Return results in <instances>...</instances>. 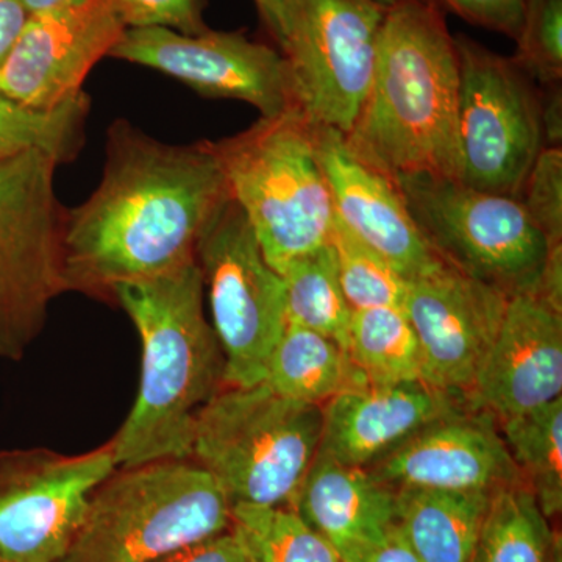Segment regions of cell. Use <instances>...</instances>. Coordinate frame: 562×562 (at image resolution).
Wrapping results in <instances>:
<instances>
[{
    "label": "cell",
    "instance_id": "6da1fadb",
    "mask_svg": "<svg viewBox=\"0 0 562 562\" xmlns=\"http://www.w3.org/2000/svg\"><path fill=\"white\" fill-rule=\"evenodd\" d=\"M228 199L209 140L177 146L151 138L132 122L114 121L98 188L66 211L69 291L113 299L120 284L190 265Z\"/></svg>",
    "mask_w": 562,
    "mask_h": 562
},
{
    "label": "cell",
    "instance_id": "7a4b0ae2",
    "mask_svg": "<svg viewBox=\"0 0 562 562\" xmlns=\"http://www.w3.org/2000/svg\"><path fill=\"white\" fill-rule=\"evenodd\" d=\"M113 299L143 344L138 395L110 441L116 468L191 460L195 419L225 387L224 353L206 319L198 261L120 284Z\"/></svg>",
    "mask_w": 562,
    "mask_h": 562
},
{
    "label": "cell",
    "instance_id": "3957f363",
    "mask_svg": "<svg viewBox=\"0 0 562 562\" xmlns=\"http://www.w3.org/2000/svg\"><path fill=\"white\" fill-rule=\"evenodd\" d=\"M460 63L435 0L387 7L371 87L351 131L349 149L387 176L460 180Z\"/></svg>",
    "mask_w": 562,
    "mask_h": 562
},
{
    "label": "cell",
    "instance_id": "277c9868",
    "mask_svg": "<svg viewBox=\"0 0 562 562\" xmlns=\"http://www.w3.org/2000/svg\"><path fill=\"white\" fill-rule=\"evenodd\" d=\"M209 143L232 201L273 271L281 276L292 261L330 241V188L314 127L297 110L260 117L238 135Z\"/></svg>",
    "mask_w": 562,
    "mask_h": 562
},
{
    "label": "cell",
    "instance_id": "5b68a950",
    "mask_svg": "<svg viewBox=\"0 0 562 562\" xmlns=\"http://www.w3.org/2000/svg\"><path fill=\"white\" fill-rule=\"evenodd\" d=\"M232 525L227 495L194 461L116 469L55 562H157Z\"/></svg>",
    "mask_w": 562,
    "mask_h": 562
},
{
    "label": "cell",
    "instance_id": "8992f818",
    "mask_svg": "<svg viewBox=\"0 0 562 562\" xmlns=\"http://www.w3.org/2000/svg\"><path fill=\"white\" fill-rule=\"evenodd\" d=\"M322 406L290 401L266 383L225 386L199 413L191 461L233 505L294 506L319 452Z\"/></svg>",
    "mask_w": 562,
    "mask_h": 562
},
{
    "label": "cell",
    "instance_id": "52a82bcc",
    "mask_svg": "<svg viewBox=\"0 0 562 562\" xmlns=\"http://www.w3.org/2000/svg\"><path fill=\"white\" fill-rule=\"evenodd\" d=\"M394 181L439 260L508 299L538 290L557 246H550L519 199L430 173Z\"/></svg>",
    "mask_w": 562,
    "mask_h": 562
},
{
    "label": "cell",
    "instance_id": "ba28073f",
    "mask_svg": "<svg viewBox=\"0 0 562 562\" xmlns=\"http://www.w3.org/2000/svg\"><path fill=\"white\" fill-rule=\"evenodd\" d=\"M60 161L31 149L0 160V358L20 361L40 338L66 279Z\"/></svg>",
    "mask_w": 562,
    "mask_h": 562
},
{
    "label": "cell",
    "instance_id": "9c48e42d",
    "mask_svg": "<svg viewBox=\"0 0 562 562\" xmlns=\"http://www.w3.org/2000/svg\"><path fill=\"white\" fill-rule=\"evenodd\" d=\"M453 38L460 63V180L475 190L519 199L546 149L541 91L512 57L465 35Z\"/></svg>",
    "mask_w": 562,
    "mask_h": 562
},
{
    "label": "cell",
    "instance_id": "30bf717a",
    "mask_svg": "<svg viewBox=\"0 0 562 562\" xmlns=\"http://www.w3.org/2000/svg\"><path fill=\"white\" fill-rule=\"evenodd\" d=\"M211 327L224 353L225 386L265 382L272 350L286 327L284 283L232 199L210 222L195 254Z\"/></svg>",
    "mask_w": 562,
    "mask_h": 562
},
{
    "label": "cell",
    "instance_id": "8fae6325",
    "mask_svg": "<svg viewBox=\"0 0 562 562\" xmlns=\"http://www.w3.org/2000/svg\"><path fill=\"white\" fill-rule=\"evenodd\" d=\"M387 7L379 0H290L295 106L317 127L347 135L371 87Z\"/></svg>",
    "mask_w": 562,
    "mask_h": 562
},
{
    "label": "cell",
    "instance_id": "7c38bea8",
    "mask_svg": "<svg viewBox=\"0 0 562 562\" xmlns=\"http://www.w3.org/2000/svg\"><path fill=\"white\" fill-rule=\"evenodd\" d=\"M116 469L111 442L80 454L0 450V562L57 561Z\"/></svg>",
    "mask_w": 562,
    "mask_h": 562
},
{
    "label": "cell",
    "instance_id": "4fadbf2b",
    "mask_svg": "<svg viewBox=\"0 0 562 562\" xmlns=\"http://www.w3.org/2000/svg\"><path fill=\"white\" fill-rule=\"evenodd\" d=\"M109 57L158 70L205 98L249 103L260 117L297 110L284 55L241 32L125 29Z\"/></svg>",
    "mask_w": 562,
    "mask_h": 562
},
{
    "label": "cell",
    "instance_id": "5bb4252c",
    "mask_svg": "<svg viewBox=\"0 0 562 562\" xmlns=\"http://www.w3.org/2000/svg\"><path fill=\"white\" fill-rule=\"evenodd\" d=\"M508 297L442 262L408 280L402 310L419 339L424 382L468 398Z\"/></svg>",
    "mask_w": 562,
    "mask_h": 562
},
{
    "label": "cell",
    "instance_id": "9a60e30c",
    "mask_svg": "<svg viewBox=\"0 0 562 562\" xmlns=\"http://www.w3.org/2000/svg\"><path fill=\"white\" fill-rule=\"evenodd\" d=\"M124 31L113 0H85L31 16L0 66V94L36 111L74 101L83 92L88 74L109 57Z\"/></svg>",
    "mask_w": 562,
    "mask_h": 562
},
{
    "label": "cell",
    "instance_id": "2e32d148",
    "mask_svg": "<svg viewBox=\"0 0 562 562\" xmlns=\"http://www.w3.org/2000/svg\"><path fill=\"white\" fill-rule=\"evenodd\" d=\"M366 471L394 491L495 494L525 484L503 441L497 419L471 405L414 432Z\"/></svg>",
    "mask_w": 562,
    "mask_h": 562
},
{
    "label": "cell",
    "instance_id": "e0dca14e",
    "mask_svg": "<svg viewBox=\"0 0 562 562\" xmlns=\"http://www.w3.org/2000/svg\"><path fill=\"white\" fill-rule=\"evenodd\" d=\"M561 394L562 308L536 292L513 295L469 405L501 422L549 405Z\"/></svg>",
    "mask_w": 562,
    "mask_h": 562
},
{
    "label": "cell",
    "instance_id": "ac0fdd59",
    "mask_svg": "<svg viewBox=\"0 0 562 562\" xmlns=\"http://www.w3.org/2000/svg\"><path fill=\"white\" fill-rule=\"evenodd\" d=\"M313 127L336 220L406 280L439 268L394 179L358 158L341 132Z\"/></svg>",
    "mask_w": 562,
    "mask_h": 562
},
{
    "label": "cell",
    "instance_id": "d6986e66",
    "mask_svg": "<svg viewBox=\"0 0 562 562\" xmlns=\"http://www.w3.org/2000/svg\"><path fill=\"white\" fill-rule=\"evenodd\" d=\"M465 405L468 398L425 382L366 384L322 406L319 452L341 464L368 469L414 432Z\"/></svg>",
    "mask_w": 562,
    "mask_h": 562
},
{
    "label": "cell",
    "instance_id": "ffe728a7",
    "mask_svg": "<svg viewBox=\"0 0 562 562\" xmlns=\"http://www.w3.org/2000/svg\"><path fill=\"white\" fill-rule=\"evenodd\" d=\"M302 519L324 536L341 561L379 542L395 525V491L317 452L294 506Z\"/></svg>",
    "mask_w": 562,
    "mask_h": 562
},
{
    "label": "cell",
    "instance_id": "44dd1931",
    "mask_svg": "<svg viewBox=\"0 0 562 562\" xmlns=\"http://www.w3.org/2000/svg\"><path fill=\"white\" fill-rule=\"evenodd\" d=\"M492 494L395 491V524L420 562H472Z\"/></svg>",
    "mask_w": 562,
    "mask_h": 562
},
{
    "label": "cell",
    "instance_id": "7402d4cb",
    "mask_svg": "<svg viewBox=\"0 0 562 562\" xmlns=\"http://www.w3.org/2000/svg\"><path fill=\"white\" fill-rule=\"evenodd\" d=\"M281 397L324 406L342 392L366 386L349 351L308 328L286 324L269 358L265 382Z\"/></svg>",
    "mask_w": 562,
    "mask_h": 562
},
{
    "label": "cell",
    "instance_id": "603a6c76",
    "mask_svg": "<svg viewBox=\"0 0 562 562\" xmlns=\"http://www.w3.org/2000/svg\"><path fill=\"white\" fill-rule=\"evenodd\" d=\"M472 562H562L561 536L525 484L492 494Z\"/></svg>",
    "mask_w": 562,
    "mask_h": 562
},
{
    "label": "cell",
    "instance_id": "cb8c5ba5",
    "mask_svg": "<svg viewBox=\"0 0 562 562\" xmlns=\"http://www.w3.org/2000/svg\"><path fill=\"white\" fill-rule=\"evenodd\" d=\"M347 351L368 384L424 382L419 339L402 308L353 312Z\"/></svg>",
    "mask_w": 562,
    "mask_h": 562
},
{
    "label": "cell",
    "instance_id": "d4e9b609",
    "mask_svg": "<svg viewBox=\"0 0 562 562\" xmlns=\"http://www.w3.org/2000/svg\"><path fill=\"white\" fill-rule=\"evenodd\" d=\"M525 486L552 520L562 512V397L541 408L498 422Z\"/></svg>",
    "mask_w": 562,
    "mask_h": 562
},
{
    "label": "cell",
    "instance_id": "484cf974",
    "mask_svg": "<svg viewBox=\"0 0 562 562\" xmlns=\"http://www.w3.org/2000/svg\"><path fill=\"white\" fill-rule=\"evenodd\" d=\"M281 279L286 299V324L321 333L347 350L353 312L344 297L330 243L292 261Z\"/></svg>",
    "mask_w": 562,
    "mask_h": 562
},
{
    "label": "cell",
    "instance_id": "4316f807",
    "mask_svg": "<svg viewBox=\"0 0 562 562\" xmlns=\"http://www.w3.org/2000/svg\"><path fill=\"white\" fill-rule=\"evenodd\" d=\"M90 109L87 92L50 111L24 109L0 94V160L40 149L60 165L72 161L83 146Z\"/></svg>",
    "mask_w": 562,
    "mask_h": 562
},
{
    "label": "cell",
    "instance_id": "83f0119b",
    "mask_svg": "<svg viewBox=\"0 0 562 562\" xmlns=\"http://www.w3.org/2000/svg\"><path fill=\"white\" fill-rule=\"evenodd\" d=\"M232 517L260 562H342L294 508L233 505Z\"/></svg>",
    "mask_w": 562,
    "mask_h": 562
},
{
    "label": "cell",
    "instance_id": "f1b7e54d",
    "mask_svg": "<svg viewBox=\"0 0 562 562\" xmlns=\"http://www.w3.org/2000/svg\"><path fill=\"white\" fill-rule=\"evenodd\" d=\"M328 243L335 250L339 283L351 312L402 308L408 280L355 238L336 217Z\"/></svg>",
    "mask_w": 562,
    "mask_h": 562
},
{
    "label": "cell",
    "instance_id": "f546056e",
    "mask_svg": "<svg viewBox=\"0 0 562 562\" xmlns=\"http://www.w3.org/2000/svg\"><path fill=\"white\" fill-rule=\"evenodd\" d=\"M513 61L539 88L561 85L562 0H525Z\"/></svg>",
    "mask_w": 562,
    "mask_h": 562
},
{
    "label": "cell",
    "instance_id": "4dcf8cb0",
    "mask_svg": "<svg viewBox=\"0 0 562 562\" xmlns=\"http://www.w3.org/2000/svg\"><path fill=\"white\" fill-rule=\"evenodd\" d=\"M519 201L550 246H562V147L539 154Z\"/></svg>",
    "mask_w": 562,
    "mask_h": 562
},
{
    "label": "cell",
    "instance_id": "1f68e13d",
    "mask_svg": "<svg viewBox=\"0 0 562 562\" xmlns=\"http://www.w3.org/2000/svg\"><path fill=\"white\" fill-rule=\"evenodd\" d=\"M125 29L161 27L199 35L209 31L205 0H113Z\"/></svg>",
    "mask_w": 562,
    "mask_h": 562
},
{
    "label": "cell",
    "instance_id": "d6a6232c",
    "mask_svg": "<svg viewBox=\"0 0 562 562\" xmlns=\"http://www.w3.org/2000/svg\"><path fill=\"white\" fill-rule=\"evenodd\" d=\"M462 20L517 40L524 21L525 0H435Z\"/></svg>",
    "mask_w": 562,
    "mask_h": 562
},
{
    "label": "cell",
    "instance_id": "836d02e7",
    "mask_svg": "<svg viewBox=\"0 0 562 562\" xmlns=\"http://www.w3.org/2000/svg\"><path fill=\"white\" fill-rule=\"evenodd\" d=\"M157 562H260L244 538L232 525L227 531L205 541L192 543Z\"/></svg>",
    "mask_w": 562,
    "mask_h": 562
},
{
    "label": "cell",
    "instance_id": "e575fe53",
    "mask_svg": "<svg viewBox=\"0 0 562 562\" xmlns=\"http://www.w3.org/2000/svg\"><path fill=\"white\" fill-rule=\"evenodd\" d=\"M344 562H420V560L395 524L379 542L364 547Z\"/></svg>",
    "mask_w": 562,
    "mask_h": 562
},
{
    "label": "cell",
    "instance_id": "d590c367",
    "mask_svg": "<svg viewBox=\"0 0 562 562\" xmlns=\"http://www.w3.org/2000/svg\"><path fill=\"white\" fill-rule=\"evenodd\" d=\"M31 14L20 0H0V66L7 60Z\"/></svg>",
    "mask_w": 562,
    "mask_h": 562
},
{
    "label": "cell",
    "instance_id": "8d00e7d4",
    "mask_svg": "<svg viewBox=\"0 0 562 562\" xmlns=\"http://www.w3.org/2000/svg\"><path fill=\"white\" fill-rule=\"evenodd\" d=\"M262 25L283 54L290 35V0H255Z\"/></svg>",
    "mask_w": 562,
    "mask_h": 562
},
{
    "label": "cell",
    "instance_id": "74e56055",
    "mask_svg": "<svg viewBox=\"0 0 562 562\" xmlns=\"http://www.w3.org/2000/svg\"><path fill=\"white\" fill-rule=\"evenodd\" d=\"M542 131L546 147H562V92L561 85L542 88Z\"/></svg>",
    "mask_w": 562,
    "mask_h": 562
},
{
    "label": "cell",
    "instance_id": "f35d334b",
    "mask_svg": "<svg viewBox=\"0 0 562 562\" xmlns=\"http://www.w3.org/2000/svg\"><path fill=\"white\" fill-rule=\"evenodd\" d=\"M20 2L31 16H35V14L70 9V7L79 5L85 0H20Z\"/></svg>",
    "mask_w": 562,
    "mask_h": 562
},
{
    "label": "cell",
    "instance_id": "ab89813d",
    "mask_svg": "<svg viewBox=\"0 0 562 562\" xmlns=\"http://www.w3.org/2000/svg\"><path fill=\"white\" fill-rule=\"evenodd\" d=\"M380 3H383L384 7H394L397 3L409 2V0H379Z\"/></svg>",
    "mask_w": 562,
    "mask_h": 562
}]
</instances>
